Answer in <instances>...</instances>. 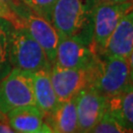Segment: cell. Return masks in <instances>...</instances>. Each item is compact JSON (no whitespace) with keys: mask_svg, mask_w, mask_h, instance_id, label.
Here are the masks:
<instances>
[{"mask_svg":"<svg viewBox=\"0 0 133 133\" xmlns=\"http://www.w3.org/2000/svg\"><path fill=\"white\" fill-rule=\"evenodd\" d=\"M5 115L10 126L17 133H32L41 129L45 117L37 105L17 108Z\"/></svg>","mask_w":133,"mask_h":133,"instance_id":"cell-11","label":"cell"},{"mask_svg":"<svg viewBox=\"0 0 133 133\" xmlns=\"http://www.w3.org/2000/svg\"><path fill=\"white\" fill-rule=\"evenodd\" d=\"M78 133H89L108 109V99L87 87L76 96Z\"/></svg>","mask_w":133,"mask_h":133,"instance_id":"cell-7","label":"cell"},{"mask_svg":"<svg viewBox=\"0 0 133 133\" xmlns=\"http://www.w3.org/2000/svg\"><path fill=\"white\" fill-rule=\"evenodd\" d=\"M89 133H132L119 123L111 114L105 110L100 121L92 128Z\"/></svg>","mask_w":133,"mask_h":133,"instance_id":"cell-16","label":"cell"},{"mask_svg":"<svg viewBox=\"0 0 133 133\" xmlns=\"http://www.w3.org/2000/svg\"><path fill=\"white\" fill-rule=\"evenodd\" d=\"M126 1H133V0H99V2H105V3H119Z\"/></svg>","mask_w":133,"mask_h":133,"instance_id":"cell-23","label":"cell"},{"mask_svg":"<svg viewBox=\"0 0 133 133\" xmlns=\"http://www.w3.org/2000/svg\"><path fill=\"white\" fill-rule=\"evenodd\" d=\"M0 6L11 11L13 14L17 16L18 19H19L20 15L28 8V6L22 0H0Z\"/></svg>","mask_w":133,"mask_h":133,"instance_id":"cell-18","label":"cell"},{"mask_svg":"<svg viewBox=\"0 0 133 133\" xmlns=\"http://www.w3.org/2000/svg\"><path fill=\"white\" fill-rule=\"evenodd\" d=\"M48 116V125L55 133H78L76 97L60 102Z\"/></svg>","mask_w":133,"mask_h":133,"instance_id":"cell-12","label":"cell"},{"mask_svg":"<svg viewBox=\"0 0 133 133\" xmlns=\"http://www.w3.org/2000/svg\"><path fill=\"white\" fill-rule=\"evenodd\" d=\"M36 105L33 73L12 68L0 80V112L7 114L14 109Z\"/></svg>","mask_w":133,"mask_h":133,"instance_id":"cell-4","label":"cell"},{"mask_svg":"<svg viewBox=\"0 0 133 133\" xmlns=\"http://www.w3.org/2000/svg\"><path fill=\"white\" fill-rule=\"evenodd\" d=\"M133 9V1L119 3L99 2L94 13L92 48L95 52H101L110 35L124 15Z\"/></svg>","mask_w":133,"mask_h":133,"instance_id":"cell-5","label":"cell"},{"mask_svg":"<svg viewBox=\"0 0 133 133\" xmlns=\"http://www.w3.org/2000/svg\"><path fill=\"white\" fill-rule=\"evenodd\" d=\"M99 0H57L50 23L61 37H70L92 45L94 13Z\"/></svg>","mask_w":133,"mask_h":133,"instance_id":"cell-1","label":"cell"},{"mask_svg":"<svg viewBox=\"0 0 133 133\" xmlns=\"http://www.w3.org/2000/svg\"><path fill=\"white\" fill-rule=\"evenodd\" d=\"M128 66H129V76H130V81L133 84V49L130 52L128 56Z\"/></svg>","mask_w":133,"mask_h":133,"instance_id":"cell-21","label":"cell"},{"mask_svg":"<svg viewBox=\"0 0 133 133\" xmlns=\"http://www.w3.org/2000/svg\"><path fill=\"white\" fill-rule=\"evenodd\" d=\"M35 13L50 22L51 11L57 0H22Z\"/></svg>","mask_w":133,"mask_h":133,"instance_id":"cell-17","label":"cell"},{"mask_svg":"<svg viewBox=\"0 0 133 133\" xmlns=\"http://www.w3.org/2000/svg\"><path fill=\"white\" fill-rule=\"evenodd\" d=\"M14 28L7 20L0 18V80H2L11 70L10 62V35Z\"/></svg>","mask_w":133,"mask_h":133,"instance_id":"cell-15","label":"cell"},{"mask_svg":"<svg viewBox=\"0 0 133 133\" xmlns=\"http://www.w3.org/2000/svg\"><path fill=\"white\" fill-rule=\"evenodd\" d=\"M21 28H25L43 48L48 60L53 64L56 55L59 34L53 25L42 16L27 8L19 16Z\"/></svg>","mask_w":133,"mask_h":133,"instance_id":"cell-6","label":"cell"},{"mask_svg":"<svg viewBox=\"0 0 133 133\" xmlns=\"http://www.w3.org/2000/svg\"><path fill=\"white\" fill-rule=\"evenodd\" d=\"M0 18L7 20L12 24L14 28H21V23H20V20L17 18V16L2 6H0Z\"/></svg>","mask_w":133,"mask_h":133,"instance_id":"cell-19","label":"cell"},{"mask_svg":"<svg viewBox=\"0 0 133 133\" xmlns=\"http://www.w3.org/2000/svg\"><path fill=\"white\" fill-rule=\"evenodd\" d=\"M0 133H17L10 126L6 115L0 118Z\"/></svg>","mask_w":133,"mask_h":133,"instance_id":"cell-20","label":"cell"},{"mask_svg":"<svg viewBox=\"0 0 133 133\" xmlns=\"http://www.w3.org/2000/svg\"><path fill=\"white\" fill-rule=\"evenodd\" d=\"M133 49V9L124 15L99 53L128 59Z\"/></svg>","mask_w":133,"mask_h":133,"instance_id":"cell-10","label":"cell"},{"mask_svg":"<svg viewBox=\"0 0 133 133\" xmlns=\"http://www.w3.org/2000/svg\"><path fill=\"white\" fill-rule=\"evenodd\" d=\"M32 133H55V132H54L53 129L48 125V123L44 122L43 125L42 126V128L37 130V131H35V132H32Z\"/></svg>","mask_w":133,"mask_h":133,"instance_id":"cell-22","label":"cell"},{"mask_svg":"<svg viewBox=\"0 0 133 133\" xmlns=\"http://www.w3.org/2000/svg\"><path fill=\"white\" fill-rule=\"evenodd\" d=\"M108 111L125 128L133 133V84L108 99Z\"/></svg>","mask_w":133,"mask_h":133,"instance_id":"cell-14","label":"cell"},{"mask_svg":"<svg viewBox=\"0 0 133 133\" xmlns=\"http://www.w3.org/2000/svg\"><path fill=\"white\" fill-rule=\"evenodd\" d=\"M10 62L13 68L30 73L50 71L51 62L25 28H13L10 35Z\"/></svg>","mask_w":133,"mask_h":133,"instance_id":"cell-3","label":"cell"},{"mask_svg":"<svg viewBox=\"0 0 133 133\" xmlns=\"http://www.w3.org/2000/svg\"><path fill=\"white\" fill-rule=\"evenodd\" d=\"M88 87L109 99L124 91L130 84L128 60L96 52L87 69Z\"/></svg>","mask_w":133,"mask_h":133,"instance_id":"cell-2","label":"cell"},{"mask_svg":"<svg viewBox=\"0 0 133 133\" xmlns=\"http://www.w3.org/2000/svg\"><path fill=\"white\" fill-rule=\"evenodd\" d=\"M49 74L59 103L75 98L83 89L88 87L86 69L64 68L52 64Z\"/></svg>","mask_w":133,"mask_h":133,"instance_id":"cell-9","label":"cell"},{"mask_svg":"<svg viewBox=\"0 0 133 133\" xmlns=\"http://www.w3.org/2000/svg\"><path fill=\"white\" fill-rule=\"evenodd\" d=\"M50 71L33 73L34 93L36 105L45 115H49L59 104L50 80Z\"/></svg>","mask_w":133,"mask_h":133,"instance_id":"cell-13","label":"cell"},{"mask_svg":"<svg viewBox=\"0 0 133 133\" xmlns=\"http://www.w3.org/2000/svg\"><path fill=\"white\" fill-rule=\"evenodd\" d=\"M92 45L70 37L59 36L56 55L53 64L64 68L87 69L95 58Z\"/></svg>","mask_w":133,"mask_h":133,"instance_id":"cell-8","label":"cell"},{"mask_svg":"<svg viewBox=\"0 0 133 133\" xmlns=\"http://www.w3.org/2000/svg\"><path fill=\"white\" fill-rule=\"evenodd\" d=\"M3 116H5V114H1V112H0V118H2Z\"/></svg>","mask_w":133,"mask_h":133,"instance_id":"cell-24","label":"cell"}]
</instances>
